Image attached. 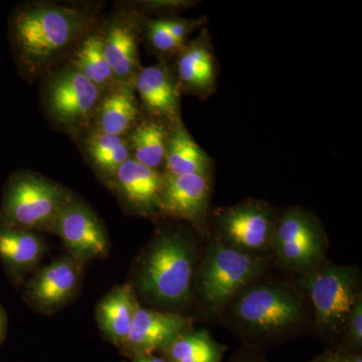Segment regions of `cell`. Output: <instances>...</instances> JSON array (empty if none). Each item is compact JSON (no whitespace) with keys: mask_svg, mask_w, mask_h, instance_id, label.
Wrapping results in <instances>:
<instances>
[{"mask_svg":"<svg viewBox=\"0 0 362 362\" xmlns=\"http://www.w3.org/2000/svg\"><path fill=\"white\" fill-rule=\"evenodd\" d=\"M218 322L240 345L265 350L313 332V310L298 278L275 268L233 298Z\"/></svg>","mask_w":362,"mask_h":362,"instance_id":"cell-1","label":"cell"},{"mask_svg":"<svg viewBox=\"0 0 362 362\" xmlns=\"http://www.w3.org/2000/svg\"><path fill=\"white\" fill-rule=\"evenodd\" d=\"M206 237L197 228L163 226L135 262L132 284L140 304L192 317V283Z\"/></svg>","mask_w":362,"mask_h":362,"instance_id":"cell-2","label":"cell"},{"mask_svg":"<svg viewBox=\"0 0 362 362\" xmlns=\"http://www.w3.org/2000/svg\"><path fill=\"white\" fill-rule=\"evenodd\" d=\"M90 9L54 2L21 4L9 20L14 59L26 78L47 75L66 54L94 30Z\"/></svg>","mask_w":362,"mask_h":362,"instance_id":"cell-3","label":"cell"},{"mask_svg":"<svg viewBox=\"0 0 362 362\" xmlns=\"http://www.w3.org/2000/svg\"><path fill=\"white\" fill-rule=\"evenodd\" d=\"M275 268L272 257L254 256L206 238L192 283V317L218 322L233 298Z\"/></svg>","mask_w":362,"mask_h":362,"instance_id":"cell-4","label":"cell"},{"mask_svg":"<svg viewBox=\"0 0 362 362\" xmlns=\"http://www.w3.org/2000/svg\"><path fill=\"white\" fill-rule=\"evenodd\" d=\"M297 278L310 300L312 333L334 349L350 312L362 296L361 269L326 261L317 270Z\"/></svg>","mask_w":362,"mask_h":362,"instance_id":"cell-5","label":"cell"},{"mask_svg":"<svg viewBox=\"0 0 362 362\" xmlns=\"http://www.w3.org/2000/svg\"><path fill=\"white\" fill-rule=\"evenodd\" d=\"M329 240L320 220L301 206L278 211L272 238V258L276 269L302 277L327 261Z\"/></svg>","mask_w":362,"mask_h":362,"instance_id":"cell-6","label":"cell"},{"mask_svg":"<svg viewBox=\"0 0 362 362\" xmlns=\"http://www.w3.org/2000/svg\"><path fill=\"white\" fill-rule=\"evenodd\" d=\"M71 195L68 188L39 173L18 171L4 188L0 223L52 233L59 211Z\"/></svg>","mask_w":362,"mask_h":362,"instance_id":"cell-7","label":"cell"},{"mask_svg":"<svg viewBox=\"0 0 362 362\" xmlns=\"http://www.w3.org/2000/svg\"><path fill=\"white\" fill-rule=\"evenodd\" d=\"M104 93L66 63L47 74L42 86V106L54 125L78 134L92 125Z\"/></svg>","mask_w":362,"mask_h":362,"instance_id":"cell-8","label":"cell"},{"mask_svg":"<svg viewBox=\"0 0 362 362\" xmlns=\"http://www.w3.org/2000/svg\"><path fill=\"white\" fill-rule=\"evenodd\" d=\"M278 211L269 202L250 199L211 213L206 238L254 256L272 257Z\"/></svg>","mask_w":362,"mask_h":362,"instance_id":"cell-9","label":"cell"},{"mask_svg":"<svg viewBox=\"0 0 362 362\" xmlns=\"http://www.w3.org/2000/svg\"><path fill=\"white\" fill-rule=\"evenodd\" d=\"M52 233L62 240L71 258L83 266L108 255L110 244L103 223L74 194L59 211Z\"/></svg>","mask_w":362,"mask_h":362,"instance_id":"cell-10","label":"cell"},{"mask_svg":"<svg viewBox=\"0 0 362 362\" xmlns=\"http://www.w3.org/2000/svg\"><path fill=\"white\" fill-rule=\"evenodd\" d=\"M82 264L70 255L59 257L33 274L25 286V298L33 310L58 312L75 299L82 282Z\"/></svg>","mask_w":362,"mask_h":362,"instance_id":"cell-11","label":"cell"},{"mask_svg":"<svg viewBox=\"0 0 362 362\" xmlns=\"http://www.w3.org/2000/svg\"><path fill=\"white\" fill-rule=\"evenodd\" d=\"M211 195V175H164L160 195L161 216L187 221L206 238Z\"/></svg>","mask_w":362,"mask_h":362,"instance_id":"cell-12","label":"cell"},{"mask_svg":"<svg viewBox=\"0 0 362 362\" xmlns=\"http://www.w3.org/2000/svg\"><path fill=\"white\" fill-rule=\"evenodd\" d=\"M194 318L175 312L140 306L123 344L119 347L129 359L156 354L168 349L176 338L194 328Z\"/></svg>","mask_w":362,"mask_h":362,"instance_id":"cell-13","label":"cell"},{"mask_svg":"<svg viewBox=\"0 0 362 362\" xmlns=\"http://www.w3.org/2000/svg\"><path fill=\"white\" fill-rule=\"evenodd\" d=\"M164 175L134 159L124 162L109 187L131 214L156 218L160 214V195Z\"/></svg>","mask_w":362,"mask_h":362,"instance_id":"cell-14","label":"cell"},{"mask_svg":"<svg viewBox=\"0 0 362 362\" xmlns=\"http://www.w3.org/2000/svg\"><path fill=\"white\" fill-rule=\"evenodd\" d=\"M139 28L137 18L124 13L101 26L105 56L116 83L133 84L140 71Z\"/></svg>","mask_w":362,"mask_h":362,"instance_id":"cell-15","label":"cell"},{"mask_svg":"<svg viewBox=\"0 0 362 362\" xmlns=\"http://www.w3.org/2000/svg\"><path fill=\"white\" fill-rule=\"evenodd\" d=\"M134 89L151 118L171 126L180 122V89L173 71L165 64L140 69L134 80Z\"/></svg>","mask_w":362,"mask_h":362,"instance_id":"cell-16","label":"cell"},{"mask_svg":"<svg viewBox=\"0 0 362 362\" xmlns=\"http://www.w3.org/2000/svg\"><path fill=\"white\" fill-rule=\"evenodd\" d=\"M173 76L180 93L202 99L213 94L216 84V66L206 32L187 42L176 54Z\"/></svg>","mask_w":362,"mask_h":362,"instance_id":"cell-17","label":"cell"},{"mask_svg":"<svg viewBox=\"0 0 362 362\" xmlns=\"http://www.w3.org/2000/svg\"><path fill=\"white\" fill-rule=\"evenodd\" d=\"M140 104L133 84L117 83L100 100L92 129L105 134L127 136L140 121Z\"/></svg>","mask_w":362,"mask_h":362,"instance_id":"cell-18","label":"cell"},{"mask_svg":"<svg viewBox=\"0 0 362 362\" xmlns=\"http://www.w3.org/2000/svg\"><path fill=\"white\" fill-rule=\"evenodd\" d=\"M141 306L131 283L115 286L96 308V320L104 337L120 347L129 335L138 308Z\"/></svg>","mask_w":362,"mask_h":362,"instance_id":"cell-19","label":"cell"},{"mask_svg":"<svg viewBox=\"0 0 362 362\" xmlns=\"http://www.w3.org/2000/svg\"><path fill=\"white\" fill-rule=\"evenodd\" d=\"M45 250L39 233L0 223V258L13 275L21 277L35 270Z\"/></svg>","mask_w":362,"mask_h":362,"instance_id":"cell-20","label":"cell"},{"mask_svg":"<svg viewBox=\"0 0 362 362\" xmlns=\"http://www.w3.org/2000/svg\"><path fill=\"white\" fill-rule=\"evenodd\" d=\"M163 168L166 176L211 175V159L192 139L181 121L171 126Z\"/></svg>","mask_w":362,"mask_h":362,"instance_id":"cell-21","label":"cell"},{"mask_svg":"<svg viewBox=\"0 0 362 362\" xmlns=\"http://www.w3.org/2000/svg\"><path fill=\"white\" fill-rule=\"evenodd\" d=\"M158 119L140 120L126 136L131 158L147 168L160 171L165 161L166 146L170 127Z\"/></svg>","mask_w":362,"mask_h":362,"instance_id":"cell-22","label":"cell"},{"mask_svg":"<svg viewBox=\"0 0 362 362\" xmlns=\"http://www.w3.org/2000/svg\"><path fill=\"white\" fill-rule=\"evenodd\" d=\"M68 64L105 92L117 84L105 56L101 28L93 30L78 42Z\"/></svg>","mask_w":362,"mask_h":362,"instance_id":"cell-23","label":"cell"},{"mask_svg":"<svg viewBox=\"0 0 362 362\" xmlns=\"http://www.w3.org/2000/svg\"><path fill=\"white\" fill-rule=\"evenodd\" d=\"M84 148L93 168L108 185L124 162L131 158L126 136L105 134L90 129L86 138Z\"/></svg>","mask_w":362,"mask_h":362,"instance_id":"cell-24","label":"cell"},{"mask_svg":"<svg viewBox=\"0 0 362 362\" xmlns=\"http://www.w3.org/2000/svg\"><path fill=\"white\" fill-rule=\"evenodd\" d=\"M228 346L206 329L187 330L160 352L166 362H223Z\"/></svg>","mask_w":362,"mask_h":362,"instance_id":"cell-25","label":"cell"},{"mask_svg":"<svg viewBox=\"0 0 362 362\" xmlns=\"http://www.w3.org/2000/svg\"><path fill=\"white\" fill-rule=\"evenodd\" d=\"M333 351L337 354H362V296L357 299L350 312L341 338Z\"/></svg>","mask_w":362,"mask_h":362,"instance_id":"cell-26","label":"cell"},{"mask_svg":"<svg viewBox=\"0 0 362 362\" xmlns=\"http://www.w3.org/2000/svg\"><path fill=\"white\" fill-rule=\"evenodd\" d=\"M146 37L151 49L157 54H177L183 45L177 42L169 32L164 18L150 20L146 23Z\"/></svg>","mask_w":362,"mask_h":362,"instance_id":"cell-27","label":"cell"},{"mask_svg":"<svg viewBox=\"0 0 362 362\" xmlns=\"http://www.w3.org/2000/svg\"><path fill=\"white\" fill-rule=\"evenodd\" d=\"M226 362H270L264 350L240 345Z\"/></svg>","mask_w":362,"mask_h":362,"instance_id":"cell-28","label":"cell"},{"mask_svg":"<svg viewBox=\"0 0 362 362\" xmlns=\"http://www.w3.org/2000/svg\"><path fill=\"white\" fill-rule=\"evenodd\" d=\"M310 362H337V354L329 349H326L320 356L315 357Z\"/></svg>","mask_w":362,"mask_h":362,"instance_id":"cell-29","label":"cell"},{"mask_svg":"<svg viewBox=\"0 0 362 362\" xmlns=\"http://www.w3.org/2000/svg\"><path fill=\"white\" fill-rule=\"evenodd\" d=\"M335 354H337V362H362V354H337V352H335Z\"/></svg>","mask_w":362,"mask_h":362,"instance_id":"cell-30","label":"cell"},{"mask_svg":"<svg viewBox=\"0 0 362 362\" xmlns=\"http://www.w3.org/2000/svg\"><path fill=\"white\" fill-rule=\"evenodd\" d=\"M132 362H166L160 356L156 354H145V356H136L131 359Z\"/></svg>","mask_w":362,"mask_h":362,"instance_id":"cell-31","label":"cell"},{"mask_svg":"<svg viewBox=\"0 0 362 362\" xmlns=\"http://www.w3.org/2000/svg\"><path fill=\"white\" fill-rule=\"evenodd\" d=\"M6 330V318L4 309L0 306V342L4 339Z\"/></svg>","mask_w":362,"mask_h":362,"instance_id":"cell-32","label":"cell"}]
</instances>
